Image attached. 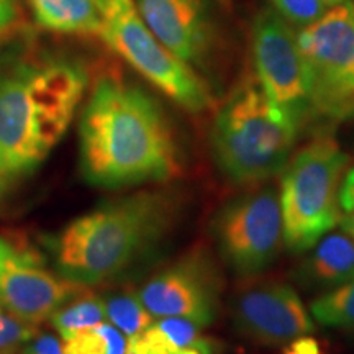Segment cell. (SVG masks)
I'll return each mask as SVG.
<instances>
[{
	"mask_svg": "<svg viewBox=\"0 0 354 354\" xmlns=\"http://www.w3.org/2000/svg\"><path fill=\"white\" fill-rule=\"evenodd\" d=\"M79 143L81 172L95 187L165 183L180 169L158 102L117 76L95 82L81 115Z\"/></svg>",
	"mask_w": 354,
	"mask_h": 354,
	"instance_id": "1",
	"label": "cell"
},
{
	"mask_svg": "<svg viewBox=\"0 0 354 354\" xmlns=\"http://www.w3.org/2000/svg\"><path fill=\"white\" fill-rule=\"evenodd\" d=\"M87 88L81 66L13 46L0 53V176L30 174L63 138Z\"/></svg>",
	"mask_w": 354,
	"mask_h": 354,
	"instance_id": "2",
	"label": "cell"
},
{
	"mask_svg": "<svg viewBox=\"0 0 354 354\" xmlns=\"http://www.w3.org/2000/svg\"><path fill=\"white\" fill-rule=\"evenodd\" d=\"M174 198L165 192H140L109 202L79 216L53 240L61 277L95 286L125 271L169 230Z\"/></svg>",
	"mask_w": 354,
	"mask_h": 354,
	"instance_id": "3",
	"label": "cell"
},
{
	"mask_svg": "<svg viewBox=\"0 0 354 354\" xmlns=\"http://www.w3.org/2000/svg\"><path fill=\"white\" fill-rule=\"evenodd\" d=\"M300 128L269 99L253 73L221 105L212 127V148L221 172L234 184L258 185L281 174Z\"/></svg>",
	"mask_w": 354,
	"mask_h": 354,
	"instance_id": "4",
	"label": "cell"
},
{
	"mask_svg": "<svg viewBox=\"0 0 354 354\" xmlns=\"http://www.w3.org/2000/svg\"><path fill=\"white\" fill-rule=\"evenodd\" d=\"M346 166V153L328 135L317 136L289 159L279 197L284 246L292 253H305L339 223Z\"/></svg>",
	"mask_w": 354,
	"mask_h": 354,
	"instance_id": "5",
	"label": "cell"
},
{
	"mask_svg": "<svg viewBox=\"0 0 354 354\" xmlns=\"http://www.w3.org/2000/svg\"><path fill=\"white\" fill-rule=\"evenodd\" d=\"M102 15L100 37L146 81L192 113L214 105L207 84L176 57L149 30L135 0H95Z\"/></svg>",
	"mask_w": 354,
	"mask_h": 354,
	"instance_id": "6",
	"label": "cell"
},
{
	"mask_svg": "<svg viewBox=\"0 0 354 354\" xmlns=\"http://www.w3.org/2000/svg\"><path fill=\"white\" fill-rule=\"evenodd\" d=\"M308 74L313 115L354 117V3L331 7L320 20L297 30Z\"/></svg>",
	"mask_w": 354,
	"mask_h": 354,
	"instance_id": "7",
	"label": "cell"
},
{
	"mask_svg": "<svg viewBox=\"0 0 354 354\" xmlns=\"http://www.w3.org/2000/svg\"><path fill=\"white\" fill-rule=\"evenodd\" d=\"M214 234L221 258L234 272L258 276L274 263L284 245L279 190L258 184L232 198L216 215Z\"/></svg>",
	"mask_w": 354,
	"mask_h": 354,
	"instance_id": "8",
	"label": "cell"
},
{
	"mask_svg": "<svg viewBox=\"0 0 354 354\" xmlns=\"http://www.w3.org/2000/svg\"><path fill=\"white\" fill-rule=\"evenodd\" d=\"M251 51L254 74L269 99L302 128L313 110L297 28L282 19L276 8H264L254 19Z\"/></svg>",
	"mask_w": 354,
	"mask_h": 354,
	"instance_id": "9",
	"label": "cell"
},
{
	"mask_svg": "<svg viewBox=\"0 0 354 354\" xmlns=\"http://www.w3.org/2000/svg\"><path fill=\"white\" fill-rule=\"evenodd\" d=\"M223 284L209 253L196 250L154 274L138 290L154 318H187L209 326L218 315Z\"/></svg>",
	"mask_w": 354,
	"mask_h": 354,
	"instance_id": "10",
	"label": "cell"
},
{
	"mask_svg": "<svg viewBox=\"0 0 354 354\" xmlns=\"http://www.w3.org/2000/svg\"><path fill=\"white\" fill-rule=\"evenodd\" d=\"M82 289L53 274L32 248L0 236V307L7 312L38 326Z\"/></svg>",
	"mask_w": 354,
	"mask_h": 354,
	"instance_id": "11",
	"label": "cell"
},
{
	"mask_svg": "<svg viewBox=\"0 0 354 354\" xmlns=\"http://www.w3.org/2000/svg\"><path fill=\"white\" fill-rule=\"evenodd\" d=\"M232 313L238 333L263 346H284L315 331L312 315L286 282H250L234 295Z\"/></svg>",
	"mask_w": 354,
	"mask_h": 354,
	"instance_id": "12",
	"label": "cell"
},
{
	"mask_svg": "<svg viewBox=\"0 0 354 354\" xmlns=\"http://www.w3.org/2000/svg\"><path fill=\"white\" fill-rule=\"evenodd\" d=\"M145 24L185 64H197L210 44L203 0H135Z\"/></svg>",
	"mask_w": 354,
	"mask_h": 354,
	"instance_id": "13",
	"label": "cell"
},
{
	"mask_svg": "<svg viewBox=\"0 0 354 354\" xmlns=\"http://www.w3.org/2000/svg\"><path fill=\"white\" fill-rule=\"evenodd\" d=\"M203 326L187 318H156L128 338L127 354H218L220 344L202 336Z\"/></svg>",
	"mask_w": 354,
	"mask_h": 354,
	"instance_id": "14",
	"label": "cell"
},
{
	"mask_svg": "<svg viewBox=\"0 0 354 354\" xmlns=\"http://www.w3.org/2000/svg\"><path fill=\"white\" fill-rule=\"evenodd\" d=\"M304 277L317 287H335L354 279V240L348 233H326L304 264Z\"/></svg>",
	"mask_w": 354,
	"mask_h": 354,
	"instance_id": "15",
	"label": "cell"
},
{
	"mask_svg": "<svg viewBox=\"0 0 354 354\" xmlns=\"http://www.w3.org/2000/svg\"><path fill=\"white\" fill-rule=\"evenodd\" d=\"M33 19L48 32L64 35H97L102 15L95 0H28Z\"/></svg>",
	"mask_w": 354,
	"mask_h": 354,
	"instance_id": "16",
	"label": "cell"
},
{
	"mask_svg": "<svg viewBox=\"0 0 354 354\" xmlns=\"http://www.w3.org/2000/svg\"><path fill=\"white\" fill-rule=\"evenodd\" d=\"M55 330L59 333L61 339H69L92 326L105 322L104 300L94 294H79L64 302L50 317Z\"/></svg>",
	"mask_w": 354,
	"mask_h": 354,
	"instance_id": "17",
	"label": "cell"
},
{
	"mask_svg": "<svg viewBox=\"0 0 354 354\" xmlns=\"http://www.w3.org/2000/svg\"><path fill=\"white\" fill-rule=\"evenodd\" d=\"M102 300L105 307V320L117 326L128 338L141 333L154 322V317L140 300L138 292H110Z\"/></svg>",
	"mask_w": 354,
	"mask_h": 354,
	"instance_id": "18",
	"label": "cell"
},
{
	"mask_svg": "<svg viewBox=\"0 0 354 354\" xmlns=\"http://www.w3.org/2000/svg\"><path fill=\"white\" fill-rule=\"evenodd\" d=\"M310 313L320 325L354 330V279L313 300Z\"/></svg>",
	"mask_w": 354,
	"mask_h": 354,
	"instance_id": "19",
	"label": "cell"
},
{
	"mask_svg": "<svg viewBox=\"0 0 354 354\" xmlns=\"http://www.w3.org/2000/svg\"><path fill=\"white\" fill-rule=\"evenodd\" d=\"M64 354H127L128 336L112 323L102 322L63 339Z\"/></svg>",
	"mask_w": 354,
	"mask_h": 354,
	"instance_id": "20",
	"label": "cell"
},
{
	"mask_svg": "<svg viewBox=\"0 0 354 354\" xmlns=\"http://www.w3.org/2000/svg\"><path fill=\"white\" fill-rule=\"evenodd\" d=\"M37 336V326L0 307V354H19Z\"/></svg>",
	"mask_w": 354,
	"mask_h": 354,
	"instance_id": "21",
	"label": "cell"
},
{
	"mask_svg": "<svg viewBox=\"0 0 354 354\" xmlns=\"http://www.w3.org/2000/svg\"><path fill=\"white\" fill-rule=\"evenodd\" d=\"M272 3L279 15L297 30L315 24L330 10L323 0H272Z\"/></svg>",
	"mask_w": 354,
	"mask_h": 354,
	"instance_id": "22",
	"label": "cell"
},
{
	"mask_svg": "<svg viewBox=\"0 0 354 354\" xmlns=\"http://www.w3.org/2000/svg\"><path fill=\"white\" fill-rule=\"evenodd\" d=\"M21 354H64V343L53 335H39L25 344Z\"/></svg>",
	"mask_w": 354,
	"mask_h": 354,
	"instance_id": "23",
	"label": "cell"
},
{
	"mask_svg": "<svg viewBox=\"0 0 354 354\" xmlns=\"http://www.w3.org/2000/svg\"><path fill=\"white\" fill-rule=\"evenodd\" d=\"M20 20L19 0H0V38L7 37Z\"/></svg>",
	"mask_w": 354,
	"mask_h": 354,
	"instance_id": "24",
	"label": "cell"
},
{
	"mask_svg": "<svg viewBox=\"0 0 354 354\" xmlns=\"http://www.w3.org/2000/svg\"><path fill=\"white\" fill-rule=\"evenodd\" d=\"M282 354H325V348L313 336L302 335L284 344Z\"/></svg>",
	"mask_w": 354,
	"mask_h": 354,
	"instance_id": "25",
	"label": "cell"
},
{
	"mask_svg": "<svg viewBox=\"0 0 354 354\" xmlns=\"http://www.w3.org/2000/svg\"><path fill=\"white\" fill-rule=\"evenodd\" d=\"M339 203L344 210L354 207V167L348 171L342 184V192H339Z\"/></svg>",
	"mask_w": 354,
	"mask_h": 354,
	"instance_id": "26",
	"label": "cell"
},
{
	"mask_svg": "<svg viewBox=\"0 0 354 354\" xmlns=\"http://www.w3.org/2000/svg\"><path fill=\"white\" fill-rule=\"evenodd\" d=\"M339 225H342L343 232L348 233L354 240V207L346 210V214H344L342 216V220H339Z\"/></svg>",
	"mask_w": 354,
	"mask_h": 354,
	"instance_id": "27",
	"label": "cell"
},
{
	"mask_svg": "<svg viewBox=\"0 0 354 354\" xmlns=\"http://www.w3.org/2000/svg\"><path fill=\"white\" fill-rule=\"evenodd\" d=\"M323 2H325L326 6H328V8H331V7H336V6H339V3L346 2V0H323Z\"/></svg>",
	"mask_w": 354,
	"mask_h": 354,
	"instance_id": "28",
	"label": "cell"
},
{
	"mask_svg": "<svg viewBox=\"0 0 354 354\" xmlns=\"http://www.w3.org/2000/svg\"><path fill=\"white\" fill-rule=\"evenodd\" d=\"M7 185H8V183H7V180H6V179H3V177H2V176H0V194H2V190H3V189H6V187H7Z\"/></svg>",
	"mask_w": 354,
	"mask_h": 354,
	"instance_id": "29",
	"label": "cell"
}]
</instances>
